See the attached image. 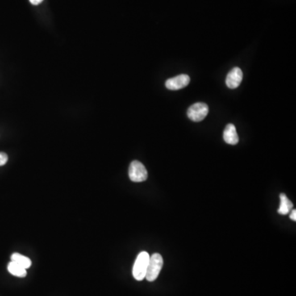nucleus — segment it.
I'll return each instance as SVG.
<instances>
[{"instance_id":"f257e3e1","label":"nucleus","mask_w":296,"mask_h":296,"mask_svg":"<svg viewBox=\"0 0 296 296\" xmlns=\"http://www.w3.org/2000/svg\"><path fill=\"white\" fill-rule=\"evenodd\" d=\"M163 263L164 262H163L162 257L159 253H154L150 256L149 263L147 266L145 278L150 282L156 280L160 274V271L162 269Z\"/></svg>"},{"instance_id":"9d476101","label":"nucleus","mask_w":296,"mask_h":296,"mask_svg":"<svg viewBox=\"0 0 296 296\" xmlns=\"http://www.w3.org/2000/svg\"><path fill=\"white\" fill-rule=\"evenodd\" d=\"M11 260L14 263H18L20 266H22V268H24L25 269H27L31 266V259H28L27 257L20 255L18 252L12 255Z\"/></svg>"},{"instance_id":"1a4fd4ad","label":"nucleus","mask_w":296,"mask_h":296,"mask_svg":"<svg viewBox=\"0 0 296 296\" xmlns=\"http://www.w3.org/2000/svg\"><path fill=\"white\" fill-rule=\"evenodd\" d=\"M8 270L12 275L18 277H25L26 276V269L13 261L9 263Z\"/></svg>"},{"instance_id":"ddd939ff","label":"nucleus","mask_w":296,"mask_h":296,"mask_svg":"<svg viewBox=\"0 0 296 296\" xmlns=\"http://www.w3.org/2000/svg\"><path fill=\"white\" fill-rule=\"evenodd\" d=\"M29 1H30V3L33 5H39L40 3L43 2V0H29Z\"/></svg>"},{"instance_id":"9b49d317","label":"nucleus","mask_w":296,"mask_h":296,"mask_svg":"<svg viewBox=\"0 0 296 296\" xmlns=\"http://www.w3.org/2000/svg\"><path fill=\"white\" fill-rule=\"evenodd\" d=\"M8 160H9L8 155L5 152H0V166L5 165L8 162Z\"/></svg>"},{"instance_id":"f03ea898","label":"nucleus","mask_w":296,"mask_h":296,"mask_svg":"<svg viewBox=\"0 0 296 296\" xmlns=\"http://www.w3.org/2000/svg\"><path fill=\"white\" fill-rule=\"evenodd\" d=\"M150 255L148 252H141L137 257L136 261L133 268V276L137 281H143L146 276L147 266L149 263Z\"/></svg>"},{"instance_id":"7ed1b4c3","label":"nucleus","mask_w":296,"mask_h":296,"mask_svg":"<svg viewBox=\"0 0 296 296\" xmlns=\"http://www.w3.org/2000/svg\"><path fill=\"white\" fill-rule=\"evenodd\" d=\"M129 176L133 182H143L147 179V171L144 164L138 160L132 161L129 169Z\"/></svg>"},{"instance_id":"0eeeda50","label":"nucleus","mask_w":296,"mask_h":296,"mask_svg":"<svg viewBox=\"0 0 296 296\" xmlns=\"http://www.w3.org/2000/svg\"><path fill=\"white\" fill-rule=\"evenodd\" d=\"M223 138L227 144L236 145L239 143V136L235 125L232 123L226 125V129L224 130Z\"/></svg>"},{"instance_id":"39448f33","label":"nucleus","mask_w":296,"mask_h":296,"mask_svg":"<svg viewBox=\"0 0 296 296\" xmlns=\"http://www.w3.org/2000/svg\"><path fill=\"white\" fill-rule=\"evenodd\" d=\"M190 82V77L189 75L180 74L176 77L168 79L165 81V87L171 91H177L185 88Z\"/></svg>"},{"instance_id":"6e6552de","label":"nucleus","mask_w":296,"mask_h":296,"mask_svg":"<svg viewBox=\"0 0 296 296\" xmlns=\"http://www.w3.org/2000/svg\"><path fill=\"white\" fill-rule=\"evenodd\" d=\"M280 199H281V206L279 207L278 213L281 215H286L293 209V203L289 201L285 193L280 194Z\"/></svg>"},{"instance_id":"f8f14e48","label":"nucleus","mask_w":296,"mask_h":296,"mask_svg":"<svg viewBox=\"0 0 296 296\" xmlns=\"http://www.w3.org/2000/svg\"><path fill=\"white\" fill-rule=\"evenodd\" d=\"M289 217H290V219H291L292 221H294V222H295L296 221L295 209H293V210H290V216H289Z\"/></svg>"},{"instance_id":"20e7f679","label":"nucleus","mask_w":296,"mask_h":296,"mask_svg":"<svg viewBox=\"0 0 296 296\" xmlns=\"http://www.w3.org/2000/svg\"><path fill=\"white\" fill-rule=\"evenodd\" d=\"M209 108L205 103H195L191 105L187 111V115L191 120L200 122L203 120L208 114Z\"/></svg>"},{"instance_id":"423d86ee","label":"nucleus","mask_w":296,"mask_h":296,"mask_svg":"<svg viewBox=\"0 0 296 296\" xmlns=\"http://www.w3.org/2000/svg\"><path fill=\"white\" fill-rule=\"evenodd\" d=\"M243 80V72L238 67L232 68L226 76V84L230 89L238 88Z\"/></svg>"}]
</instances>
